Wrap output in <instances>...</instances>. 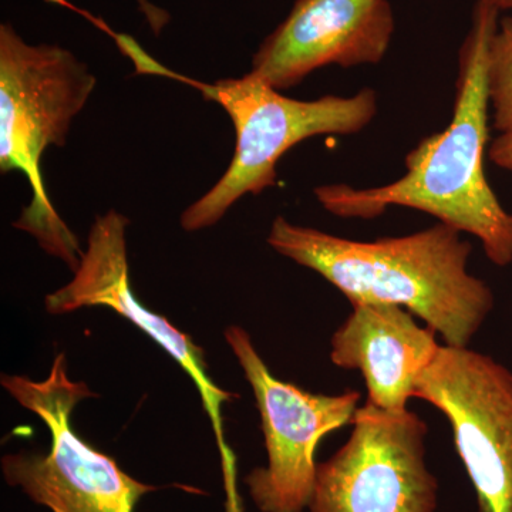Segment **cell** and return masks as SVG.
I'll return each instance as SVG.
<instances>
[{"instance_id":"1","label":"cell","mask_w":512,"mask_h":512,"mask_svg":"<svg viewBox=\"0 0 512 512\" xmlns=\"http://www.w3.org/2000/svg\"><path fill=\"white\" fill-rule=\"evenodd\" d=\"M498 20L500 12L478 0L458 59L453 120L407 154L406 175L366 190L346 184L315 188L313 194L326 211L372 220L393 205L412 208L480 239L494 265L512 264V214L501 205L484 171L490 136L487 53Z\"/></svg>"},{"instance_id":"2","label":"cell","mask_w":512,"mask_h":512,"mask_svg":"<svg viewBox=\"0 0 512 512\" xmlns=\"http://www.w3.org/2000/svg\"><path fill=\"white\" fill-rule=\"evenodd\" d=\"M461 234L439 222L404 237L353 241L279 215L266 242L323 276L352 305L403 306L436 330L444 345L468 348L494 309V293L468 272L471 244Z\"/></svg>"},{"instance_id":"3","label":"cell","mask_w":512,"mask_h":512,"mask_svg":"<svg viewBox=\"0 0 512 512\" xmlns=\"http://www.w3.org/2000/svg\"><path fill=\"white\" fill-rule=\"evenodd\" d=\"M96 84L89 66L70 50L29 45L12 25H0V171L22 173L32 191L13 225L72 271L82 248L47 195L42 157L49 147L66 146L73 120Z\"/></svg>"},{"instance_id":"4","label":"cell","mask_w":512,"mask_h":512,"mask_svg":"<svg viewBox=\"0 0 512 512\" xmlns=\"http://www.w3.org/2000/svg\"><path fill=\"white\" fill-rule=\"evenodd\" d=\"M143 67H151L144 72L168 74L197 87L205 99L220 104L234 124L237 144L231 164L218 183L181 214V228L187 232L214 227L242 197L274 187L276 165L296 144L312 137L352 136L369 126L377 114L373 89L360 90L352 97L303 101L284 96L249 73L205 84L151 63Z\"/></svg>"},{"instance_id":"5","label":"cell","mask_w":512,"mask_h":512,"mask_svg":"<svg viewBox=\"0 0 512 512\" xmlns=\"http://www.w3.org/2000/svg\"><path fill=\"white\" fill-rule=\"evenodd\" d=\"M0 383L45 423L52 437L47 453L22 450L2 457L6 483L33 503L52 512H134L141 498L158 490L131 477L74 429L77 404L96 394L86 383L70 379L64 353L55 357L46 379L3 375Z\"/></svg>"},{"instance_id":"6","label":"cell","mask_w":512,"mask_h":512,"mask_svg":"<svg viewBox=\"0 0 512 512\" xmlns=\"http://www.w3.org/2000/svg\"><path fill=\"white\" fill-rule=\"evenodd\" d=\"M224 338L251 386L264 431L268 461L245 478L249 497L261 512L308 511L318 468L316 448L323 437L352 423L360 393L306 392L272 375L241 326H228Z\"/></svg>"},{"instance_id":"7","label":"cell","mask_w":512,"mask_h":512,"mask_svg":"<svg viewBox=\"0 0 512 512\" xmlns=\"http://www.w3.org/2000/svg\"><path fill=\"white\" fill-rule=\"evenodd\" d=\"M349 440L318 463L308 512H436L439 481L426 463V421L409 409H357Z\"/></svg>"},{"instance_id":"8","label":"cell","mask_w":512,"mask_h":512,"mask_svg":"<svg viewBox=\"0 0 512 512\" xmlns=\"http://www.w3.org/2000/svg\"><path fill=\"white\" fill-rule=\"evenodd\" d=\"M414 397L447 417L480 512H512V372L493 357L440 345Z\"/></svg>"},{"instance_id":"9","label":"cell","mask_w":512,"mask_h":512,"mask_svg":"<svg viewBox=\"0 0 512 512\" xmlns=\"http://www.w3.org/2000/svg\"><path fill=\"white\" fill-rule=\"evenodd\" d=\"M128 224L126 215L116 210L96 217L72 281L46 296V311L50 315H67L84 308H109L153 339L197 386L214 427L225 474L234 476V457L224 439L222 406L238 396L214 383L204 350L195 345L190 335L171 325L165 316L151 312L134 295L128 269Z\"/></svg>"},{"instance_id":"10","label":"cell","mask_w":512,"mask_h":512,"mask_svg":"<svg viewBox=\"0 0 512 512\" xmlns=\"http://www.w3.org/2000/svg\"><path fill=\"white\" fill-rule=\"evenodd\" d=\"M394 29L389 0H296L255 53L249 74L281 92L329 64H377Z\"/></svg>"},{"instance_id":"11","label":"cell","mask_w":512,"mask_h":512,"mask_svg":"<svg viewBox=\"0 0 512 512\" xmlns=\"http://www.w3.org/2000/svg\"><path fill=\"white\" fill-rule=\"evenodd\" d=\"M352 313L330 339V360L357 370L366 382L367 402L386 412H406L417 380L440 343L430 326L390 303H353Z\"/></svg>"},{"instance_id":"12","label":"cell","mask_w":512,"mask_h":512,"mask_svg":"<svg viewBox=\"0 0 512 512\" xmlns=\"http://www.w3.org/2000/svg\"><path fill=\"white\" fill-rule=\"evenodd\" d=\"M487 86L493 127L512 130V16L498 20L487 53Z\"/></svg>"},{"instance_id":"13","label":"cell","mask_w":512,"mask_h":512,"mask_svg":"<svg viewBox=\"0 0 512 512\" xmlns=\"http://www.w3.org/2000/svg\"><path fill=\"white\" fill-rule=\"evenodd\" d=\"M491 163L512 173V130L504 131L488 148Z\"/></svg>"},{"instance_id":"14","label":"cell","mask_w":512,"mask_h":512,"mask_svg":"<svg viewBox=\"0 0 512 512\" xmlns=\"http://www.w3.org/2000/svg\"><path fill=\"white\" fill-rule=\"evenodd\" d=\"M483 2L490 5L491 8L498 10L500 13L512 10V0H483Z\"/></svg>"}]
</instances>
